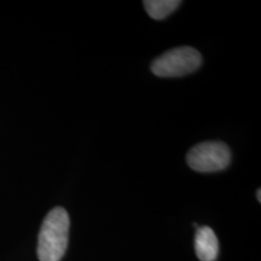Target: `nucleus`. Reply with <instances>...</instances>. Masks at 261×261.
Masks as SVG:
<instances>
[{
    "mask_svg": "<svg viewBox=\"0 0 261 261\" xmlns=\"http://www.w3.org/2000/svg\"><path fill=\"white\" fill-rule=\"evenodd\" d=\"M70 219L67 211L56 207L42 221L38 238V257L40 261H60L68 247Z\"/></svg>",
    "mask_w": 261,
    "mask_h": 261,
    "instance_id": "1",
    "label": "nucleus"
},
{
    "mask_svg": "<svg viewBox=\"0 0 261 261\" xmlns=\"http://www.w3.org/2000/svg\"><path fill=\"white\" fill-rule=\"evenodd\" d=\"M201 54L195 48L180 46L161 55L152 62L151 70L160 77H178L194 73L201 67Z\"/></svg>",
    "mask_w": 261,
    "mask_h": 261,
    "instance_id": "2",
    "label": "nucleus"
},
{
    "mask_svg": "<svg viewBox=\"0 0 261 261\" xmlns=\"http://www.w3.org/2000/svg\"><path fill=\"white\" fill-rule=\"evenodd\" d=\"M231 151L221 142H203L188 152L187 162L196 172L212 173L223 171L230 165Z\"/></svg>",
    "mask_w": 261,
    "mask_h": 261,
    "instance_id": "3",
    "label": "nucleus"
},
{
    "mask_svg": "<svg viewBox=\"0 0 261 261\" xmlns=\"http://www.w3.org/2000/svg\"><path fill=\"white\" fill-rule=\"evenodd\" d=\"M196 255L201 261H215L219 254V241L211 227L201 226L195 236Z\"/></svg>",
    "mask_w": 261,
    "mask_h": 261,
    "instance_id": "4",
    "label": "nucleus"
},
{
    "mask_svg": "<svg viewBox=\"0 0 261 261\" xmlns=\"http://www.w3.org/2000/svg\"><path fill=\"white\" fill-rule=\"evenodd\" d=\"M144 8L148 15L154 19H163L178 9L181 2L178 0H145Z\"/></svg>",
    "mask_w": 261,
    "mask_h": 261,
    "instance_id": "5",
    "label": "nucleus"
},
{
    "mask_svg": "<svg viewBox=\"0 0 261 261\" xmlns=\"http://www.w3.org/2000/svg\"><path fill=\"white\" fill-rule=\"evenodd\" d=\"M260 194H261V190L259 189V190H257V201L259 202H261V198H260Z\"/></svg>",
    "mask_w": 261,
    "mask_h": 261,
    "instance_id": "6",
    "label": "nucleus"
}]
</instances>
